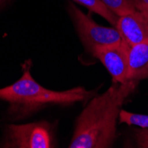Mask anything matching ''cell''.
<instances>
[{
    "mask_svg": "<svg viewBox=\"0 0 148 148\" xmlns=\"http://www.w3.org/2000/svg\"><path fill=\"white\" fill-rule=\"evenodd\" d=\"M138 81L114 83L94 97L78 116L70 148H108L116 137V122L124 101L136 90Z\"/></svg>",
    "mask_w": 148,
    "mask_h": 148,
    "instance_id": "1",
    "label": "cell"
},
{
    "mask_svg": "<svg viewBox=\"0 0 148 148\" xmlns=\"http://www.w3.org/2000/svg\"><path fill=\"white\" fill-rule=\"evenodd\" d=\"M93 91L75 87L64 91L46 89L33 79L29 66H24L22 76L14 84L0 89V99L10 104V110L28 114L46 105L70 106L89 99Z\"/></svg>",
    "mask_w": 148,
    "mask_h": 148,
    "instance_id": "2",
    "label": "cell"
},
{
    "mask_svg": "<svg viewBox=\"0 0 148 148\" xmlns=\"http://www.w3.org/2000/svg\"><path fill=\"white\" fill-rule=\"evenodd\" d=\"M69 8L77 33L90 52L97 47L114 45L123 40L115 27L99 25L74 4H69Z\"/></svg>",
    "mask_w": 148,
    "mask_h": 148,
    "instance_id": "3",
    "label": "cell"
},
{
    "mask_svg": "<svg viewBox=\"0 0 148 148\" xmlns=\"http://www.w3.org/2000/svg\"><path fill=\"white\" fill-rule=\"evenodd\" d=\"M4 145L19 148L53 147L50 124L46 122H38L9 125L6 129V141Z\"/></svg>",
    "mask_w": 148,
    "mask_h": 148,
    "instance_id": "4",
    "label": "cell"
},
{
    "mask_svg": "<svg viewBox=\"0 0 148 148\" xmlns=\"http://www.w3.org/2000/svg\"><path fill=\"white\" fill-rule=\"evenodd\" d=\"M130 46L123 40L114 45L97 47L90 51L106 66L114 83L123 84L129 81L128 55Z\"/></svg>",
    "mask_w": 148,
    "mask_h": 148,
    "instance_id": "5",
    "label": "cell"
},
{
    "mask_svg": "<svg viewBox=\"0 0 148 148\" xmlns=\"http://www.w3.org/2000/svg\"><path fill=\"white\" fill-rule=\"evenodd\" d=\"M115 28L130 46L148 39V19L139 11L118 16Z\"/></svg>",
    "mask_w": 148,
    "mask_h": 148,
    "instance_id": "6",
    "label": "cell"
},
{
    "mask_svg": "<svg viewBox=\"0 0 148 148\" xmlns=\"http://www.w3.org/2000/svg\"><path fill=\"white\" fill-rule=\"evenodd\" d=\"M128 62L129 80L148 78V39L130 46Z\"/></svg>",
    "mask_w": 148,
    "mask_h": 148,
    "instance_id": "7",
    "label": "cell"
},
{
    "mask_svg": "<svg viewBox=\"0 0 148 148\" xmlns=\"http://www.w3.org/2000/svg\"><path fill=\"white\" fill-rule=\"evenodd\" d=\"M75 1L85 6L90 11L100 15L114 27L116 26L118 16L107 7L101 0H75Z\"/></svg>",
    "mask_w": 148,
    "mask_h": 148,
    "instance_id": "8",
    "label": "cell"
},
{
    "mask_svg": "<svg viewBox=\"0 0 148 148\" xmlns=\"http://www.w3.org/2000/svg\"><path fill=\"white\" fill-rule=\"evenodd\" d=\"M117 16L138 11L133 0H101Z\"/></svg>",
    "mask_w": 148,
    "mask_h": 148,
    "instance_id": "9",
    "label": "cell"
},
{
    "mask_svg": "<svg viewBox=\"0 0 148 148\" xmlns=\"http://www.w3.org/2000/svg\"><path fill=\"white\" fill-rule=\"evenodd\" d=\"M119 123L148 129V115L134 114L125 110H121L119 115Z\"/></svg>",
    "mask_w": 148,
    "mask_h": 148,
    "instance_id": "10",
    "label": "cell"
},
{
    "mask_svg": "<svg viewBox=\"0 0 148 148\" xmlns=\"http://www.w3.org/2000/svg\"><path fill=\"white\" fill-rule=\"evenodd\" d=\"M136 145L138 147L148 148V129L141 128L140 130H135L134 133Z\"/></svg>",
    "mask_w": 148,
    "mask_h": 148,
    "instance_id": "11",
    "label": "cell"
},
{
    "mask_svg": "<svg viewBox=\"0 0 148 148\" xmlns=\"http://www.w3.org/2000/svg\"><path fill=\"white\" fill-rule=\"evenodd\" d=\"M136 8L148 19V0H133Z\"/></svg>",
    "mask_w": 148,
    "mask_h": 148,
    "instance_id": "12",
    "label": "cell"
}]
</instances>
